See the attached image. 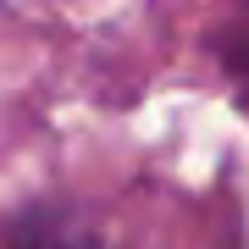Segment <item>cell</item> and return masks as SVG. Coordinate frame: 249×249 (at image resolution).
<instances>
[{
	"mask_svg": "<svg viewBox=\"0 0 249 249\" xmlns=\"http://www.w3.org/2000/svg\"><path fill=\"white\" fill-rule=\"evenodd\" d=\"M6 249H100V238L89 232V222H78L61 205H34L11 222Z\"/></svg>",
	"mask_w": 249,
	"mask_h": 249,
	"instance_id": "obj_1",
	"label": "cell"
}]
</instances>
